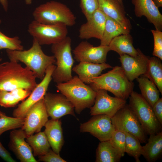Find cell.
<instances>
[{"label":"cell","mask_w":162,"mask_h":162,"mask_svg":"<svg viewBox=\"0 0 162 162\" xmlns=\"http://www.w3.org/2000/svg\"><path fill=\"white\" fill-rule=\"evenodd\" d=\"M36 78L32 71L18 62L10 61L0 64V90L23 88L32 91L38 84Z\"/></svg>","instance_id":"6da1fadb"},{"label":"cell","mask_w":162,"mask_h":162,"mask_svg":"<svg viewBox=\"0 0 162 162\" xmlns=\"http://www.w3.org/2000/svg\"><path fill=\"white\" fill-rule=\"evenodd\" d=\"M6 52L10 61L23 63L36 78L41 80L44 78L47 68L56 62L53 56H48L44 53L41 45L34 38L32 46L28 50H6Z\"/></svg>","instance_id":"7a4b0ae2"},{"label":"cell","mask_w":162,"mask_h":162,"mask_svg":"<svg viewBox=\"0 0 162 162\" xmlns=\"http://www.w3.org/2000/svg\"><path fill=\"white\" fill-rule=\"evenodd\" d=\"M90 86L95 91H109L116 97L126 100L133 91L134 84L127 77L121 66H116L107 72L94 78Z\"/></svg>","instance_id":"3957f363"},{"label":"cell","mask_w":162,"mask_h":162,"mask_svg":"<svg viewBox=\"0 0 162 162\" xmlns=\"http://www.w3.org/2000/svg\"><path fill=\"white\" fill-rule=\"evenodd\" d=\"M56 86L72 104L78 114L86 108H90L94 104L96 92L77 76L67 82L57 84Z\"/></svg>","instance_id":"277c9868"},{"label":"cell","mask_w":162,"mask_h":162,"mask_svg":"<svg viewBox=\"0 0 162 162\" xmlns=\"http://www.w3.org/2000/svg\"><path fill=\"white\" fill-rule=\"evenodd\" d=\"M34 20L41 23L53 24L62 23L67 26L76 23V17L66 5L56 1L47 2L38 6L33 11Z\"/></svg>","instance_id":"5b68a950"},{"label":"cell","mask_w":162,"mask_h":162,"mask_svg":"<svg viewBox=\"0 0 162 162\" xmlns=\"http://www.w3.org/2000/svg\"><path fill=\"white\" fill-rule=\"evenodd\" d=\"M71 41L67 36L62 41L52 45L51 50L56 65L52 77L57 84L67 82L73 77L72 70L75 61L71 53Z\"/></svg>","instance_id":"8992f818"},{"label":"cell","mask_w":162,"mask_h":162,"mask_svg":"<svg viewBox=\"0 0 162 162\" xmlns=\"http://www.w3.org/2000/svg\"><path fill=\"white\" fill-rule=\"evenodd\" d=\"M129 98L128 105L137 118L146 134L149 135L161 131L162 125L155 116L152 107L141 94L133 91Z\"/></svg>","instance_id":"52a82bcc"},{"label":"cell","mask_w":162,"mask_h":162,"mask_svg":"<svg viewBox=\"0 0 162 162\" xmlns=\"http://www.w3.org/2000/svg\"><path fill=\"white\" fill-rule=\"evenodd\" d=\"M67 27L62 23L47 24L34 20L29 24L28 31L40 45H52L62 41L67 36Z\"/></svg>","instance_id":"ba28073f"},{"label":"cell","mask_w":162,"mask_h":162,"mask_svg":"<svg viewBox=\"0 0 162 162\" xmlns=\"http://www.w3.org/2000/svg\"><path fill=\"white\" fill-rule=\"evenodd\" d=\"M111 120L115 130L133 135L141 143L147 142L146 134L128 105L120 109L111 118Z\"/></svg>","instance_id":"9c48e42d"},{"label":"cell","mask_w":162,"mask_h":162,"mask_svg":"<svg viewBox=\"0 0 162 162\" xmlns=\"http://www.w3.org/2000/svg\"><path fill=\"white\" fill-rule=\"evenodd\" d=\"M56 68V66L52 64L47 68L42 81L38 84L27 99L22 101L14 110L13 117L24 118L29 110L44 98L52 79V74Z\"/></svg>","instance_id":"30bf717a"},{"label":"cell","mask_w":162,"mask_h":162,"mask_svg":"<svg viewBox=\"0 0 162 162\" xmlns=\"http://www.w3.org/2000/svg\"><path fill=\"white\" fill-rule=\"evenodd\" d=\"M115 130L111 118L104 114L93 116L80 128V132H89L100 142L109 140Z\"/></svg>","instance_id":"8fae6325"},{"label":"cell","mask_w":162,"mask_h":162,"mask_svg":"<svg viewBox=\"0 0 162 162\" xmlns=\"http://www.w3.org/2000/svg\"><path fill=\"white\" fill-rule=\"evenodd\" d=\"M126 100L110 96L106 90L100 89L96 92L94 105L90 108L91 116L106 115L111 118L126 104Z\"/></svg>","instance_id":"7c38bea8"},{"label":"cell","mask_w":162,"mask_h":162,"mask_svg":"<svg viewBox=\"0 0 162 162\" xmlns=\"http://www.w3.org/2000/svg\"><path fill=\"white\" fill-rule=\"evenodd\" d=\"M43 98L47 114L51 119H59L67 115L76 117L73 105L62 93L46 92Z\"/></svg>","instance_id":"4fadbf2b"},{"label":"cell","mask_w":162,"mask_h":162,"mask_svg":"<svg viewBox=\"0 0 162 162\" xmlns=\"http://www.w3.org/2000/svg\"><path fill=\"white\" fill-rule=\"evenodd\" d=\"M43 98L29 110L25 117L24 123L21 128L27 137L40 131L48 120L49 116Z\"/></svg>","instance_id":"5bb4252c"},{"label":"cell","mask_w":162,"mask_h":162,"mask_svg":"<svg viewBox=\"0 0 162 162\" xmlns=\"http://www.w3.org/2000/svg\"><path fill=\"white\" fill-rule=\"evenodd\" d=\"M110 50L108 46H94L87 41H82L75 48L73 52L74 58L78 62L100 64L106 62L107 53Z\"/></svg>","instance_id":"9a60e30c"},{"label":"cell","mask_w":162,"mask_h":162,"mask_svg":"<svg viewBox=\"0 0 162 162\" xmlns=\"http://www.w3.org/2000/svg\"><path fill=\"white\" fill-rule=\"evenodd\" d=\"M138 53L135 56L127 54L120 56L121 67L130 82L146 74L149 58L145 55L139 49Z\"/></svg>","instance_id":"2e32d148"},{"label":"cell","mask_w":162,"mask_h":162,"mask_svg":"<svg viewBox=\"0 0 162 162\" xmlns=\"http://www.w3.org/2000/svg\"><path fill=\"white\" fill-rule=\"evenodd\" d=\"M27 137L21 128L12 130L10 134L9 148L21 162H38L31 147L25 140Z\"/></svg>","instance_id":"e0dca14e"},{"label":"cell","mask_w":162,"mask_h":162,"mask_svg":"<svg viewBox=\"0 0 162 162\" xmlns=\"http://www.w3.org/2000/svg\"><path fill=\"white\" fill-rule=\"evenodd\" d=\"M106 16L98 8L87 22L82 24L79 30V37L82 39L102 38L105 27Z\"/></svg>","instance_id":"ac0fdd59"},{"label":"cell","mask_w":162,"mask_h":162,"mask_svg":"<svg viewBox=\"0 0 162 162\" xmlns=\"http://www.w3.org/2000/svg\"><path fill=\"white\" fill-rule=\"evenodd\" d=\"M98 9L106 16L111 18L128 33H130L132 26L126 17L123 5L117 0H98Z\"/></svg>","instance_id":"d6986e66"},{"label":"cell","mask_w":162,"mask_h":162,"mask_svg":"<svg viewBox=\"0 0 162 162\" xmlns=\"http://www.w3.org/2000/svg\"><path fill=\"white\" fill-rule=\"evenodd\" d=\"M134 7V13L139 17L145 16L154 26L156 29L162 30V15L153 0H131Z\"/></svg>","instance_id":"ffe728a7"},{"label":"cell","mask_w":162,"mask_h":162,"mask_svg":"<svg viewBox=\"0 0 162 162\" xmlns=\"http://www.w3.org/2000/svg\"><path fill=\"white\" fill-rule=\"evenodd\" d=\"M111 68L112 67L106 62L96 64L80 62L72 68V70L78 75V77L83 82L90 84L92 80L99 76L103 70Z\"/></svg>","instance_id":"44dd1931"},{"label":"cell","mask_w":162,"mask_h":162,"mask_svg":"<svg viewBox=\"0 0 162 162\" xmlns=\"http://www.w3.org/2000/svg\"><path fill=\"white\" fill-rule=\"evenodd\" d=\"M62 122L59 119L48 120L44 131L52 150L59 154L64 143Z\"/></svg>","instance_id":"7402d4cb"},{"label":"cell","mask_w":162,"mask_h":162,"mask_svg":"<svg viewBox=\"0 0 162 162\" xmlns=\"http://www.w3.org/2000/svg\"><path fill=\"white\" fill-rule=\"evenodd\" d=\"M108 46L110 50L116 52L120 56L127 54L135 56L138 53V49H136L133 46V38L130 33L115 37Z\"/></svg>","instance_id":"603a6c76"},{"label":"cell","mask_w":162,"mask_h":162,"mask_svg":"<svg viewBox=\"0 0 162 162\" xmlns=\"http://www.w3.org/2000/svg\"><path fill=\"white\" fill-rule=\"evenodd\" d=\"M162 152V132L149 135L148 142L142 146V155L148 162L156 161Z\"/></svg>","instance_id":"cb8c5ba5"},{"label":"cell","mask_w":162,"mask_h":162,"mask_svg":"<svg viewBox=\"0 0 162 162\" xmlns=\"http://www.w3.org/2000/svg\"><path fill=\"white\" fill-rule=\"evenodd\" d=\"M32 92L23 88L10 91L0 90V106L6 108L14 107L26 98Z\"/></svg>","instance_id":"d4e9b609"},{"label":"cell","mask_w":162,"mask_h":162,"mask_svg":"<svg viewBox=\"0 0 162 162\" xmlns=\"http://www.w3.org/2000/svg\"><path fill=\"white\" fill-rule=\"evenodd\" d=\"M136 80L141 95L152 107L159 98V90L154 83L144 75L140 76Z\"/></svg>","instance_id":"484cf974"},{"label":"cell","mask_w":162,"mask_h":162,"mask_svg":"<svg viewBox=\"0 0 162 162\" xmlns=\"http://www.w3.org/2000/svg\"><path fill=\"white\" fill-rule=\"evenodd\" d=\"M96 153V162H118L122 158L109 140L100 142Z\"/></svg>","instance_id":"4316f807"},{"label":"cell","mask_w":162,"mask_h":162,"mask_svg":"<svg viewBox=\"0 0 162 162\" xmlns=\"http://www.w3.org/2000/svg\"><path fill=\"white\" fill-rule=\"evenodd\" d=\"M26 141L32 148L34 157H39L46 153L50 145L44 132L40 131L27 136Z\"/></svg>","instance_id":"83f0119b"},{"label":"cell","mask_w":162,"mask_h":162,"mask_svg":"<svg viewBox=\"0 0 162 162\" xmlns=\"http://www.w3.org/2000/svg\"><path fill=\"white\" fill-rule=\"evenodd\" d=\"M129 33L117 22L106 16V20L102 37L100 40L101 46H108L112 40L120 35Z\"/></svg>","instance_id":"f1b7e54d"},{"label":"cell","mask_w":162,"mask_h":162,"mask_svg":"<svg viewBox=\"0 0 162 162\" xmlns=\"http://www.w3.org/2000/svg\"><path fill=\"white\" fill-rule=\"evenodd\" d=\"M152 81L162 94V64L161 60L154 56L149 58L147 73L144 75Z\"/></svg>","instance_id":"f546056e"},{"label":"cell","mask_w":162,"mask_h":162,"mask_svg":"<svg viewBox=\"0 0 162 162\" xmlns=\"http://www.w3.org/2000/svg\"><path fill=\"white\" fill-rule=\"evenodd\" d=\"M124 133L126 136L125 153L134 157L136 162H140V157L142 153V146L141 142L133 135Z\"/></svg>","instance_id":"4dcf8cb0"},{"label":"cell","mask_w":162,"mask_h":162,"mask_svg":"<svg viewBox=\"0 0 162 162\" xmlns=\"http://www.w3.org/2000/svg\"><path fill=\"white\" fill-rule=\"evenodd\" d=\"M25 118L7 116L0 110V136L5 132L21 128L24 123Z\"/></svg>","instance_id":"1f68e13d"},{"label":"cell","mask_w":162,"mask_h":162,"mask_svg":"<svg viewBox=\"0 0 162 162\" xmlns=\"http://www.w3.org/2000/svg\"><path fill=\"white\" fill-rule=\"evenodd\" d=\"M1 23L0 19V24ZM3 49L22 50H24V47L18 37H9L0 31V50Z\"/></svg>","instance_id":"d6a6232c"},{"label":"cell","mask_w":162,"mask_h":162,"mask_svg":"<svg viewBox=\"0 0 162 162\" xmlns=\"http://www.w3.org/2000/svg\"><path fill=\"white\" fill-rule=\"evenodd\" d=\"M126 136L124 133L115 130L109 141L112 146L117 150L121 157L125 153Z\"/></svg>","instance_id":"836d02e7"},{"label":"cell","mask_w":162,"mask_h":162,"mask_svg":"<svg viewBox=\"0 0 162 162\" xmlns=\"http://www.w3.org/2000/svg\"><path fill=\"white\" fill-rule=\"evenodd\" d=\"M80 6L87 20L98 8V0H80Z\"/></svg>","instance_id":"e575fe53"},{"label":"cell","mask_w":162,"mask_h":162,"mask_svg":"<svg viewBox=\"0 0 162 162\" xmlns=\"http://www.w3.org/2000/svg\"><path fill=\"white\" fill-rule=\"evenodd\" d=\"M154 40V47L152 55L162 59V32L161 31L151 30Z\"/></svg>","instance_id":"d590c367"},{"label":"cell","mask_w":162,"mask_h":162,"mask_svg":"<svg viewBox=\"0 0 162 162\" xmlns=\"http://www.w3.org/2000/svg\"><path fill=\"white\" fill-rule=\"evenodd\" d=\"M38 161L45 162H66L62 158L59 154H57L52 149L49 150L44 155L38 157Z\"/></svg>","instance_id":"8d00e7d4"},{"label":"cell","mask_w":162,"mask_h":162,"mask_svg":"<svg viewBox=\"0 0 162 162\" xmlns=\"http://www.w3.org/2000/svg\"><path fill=\"white\" fill-rule=\"evenodd\" d=\"M152 109L154 113L159 122L162 124V98L159 99L154 103Z\"/></svg>","instance_id":"74e56055"},{"label":"cell","mask_w":162,"mask_h":162,"mask_svg":"<svg viewBox=\"0 0 162 162\" xmlns=\"http://www.w3.org/2000/svg\"><path fill=\"white\" fill-rule=\"evenodd\" d=\"M0 157L8 162H15L9 152L5 148L0 141Z\"/></svg>","instance_id":"f35d334b"},{"label":"cell","mask_w":162,"mask_h":162,"mask_svg":"<svg viewBox=\"0 0 162 162\" xmlns=\"http://www.w3.org/2000/svg\"><path fill=\"white\" fill-rule=\"evenodd\" d=\"M0 3L2 5L4 9L7 11L8 9V4L7 0H0Z\"/></svg>","instance_id":"ab89813d"},{"label":"cell","mask_w":162,"mask_h":162,"mask_svg":"<svg viewBox=\"0 0 162 162\" xmlns=\"http://www.w3.org/2000/svg\"><path fill=\"white\" fill-rule=\"evenodd\" d=\"M153 1L154 4L158 8L162 7V0H153Z\"/></svg>","instance_id":"60d3db41"},{"label":"cell","mask_w":162,"mask_h":162,"mask_svg":"<svg viewBox=\"0 0 162 162\" xmlns=\"http://www.w3.org/2000/svg\"><path fill=\"white\" fill-rule=\"evenodd\" d=\"M25 1L26 4L29 5L31 4L32 0H25Z\"/></svg>","instance_id":"b9f144b4"},{"label":"cell","mask_w":162,"mask_h":162,"mask_svg":"<svg viewBox=\"0 0 162 162\" xmlns=\"http://www.w3.org/2000/svg\"><path fill=\"white\" fill-rule=\"evenodd\" d=\"M118 0L123 5L122 0Z\"/></svg>","instance_id":"7bdbcfd3"},{"label":"cell","mask_w":162,"mask_h":162,"mask_svg":"<svg viewBox=\"0 0 162 162\" xmlns=\"http://www.w3.org/2000/svg\"><path fill=\"white\" fill-rule=\"evenodd\" d=\"M2 60V59L0 58V62L1 61V60Z\"/></svg>","instance_id":"ee69618b"}]
</instances>
